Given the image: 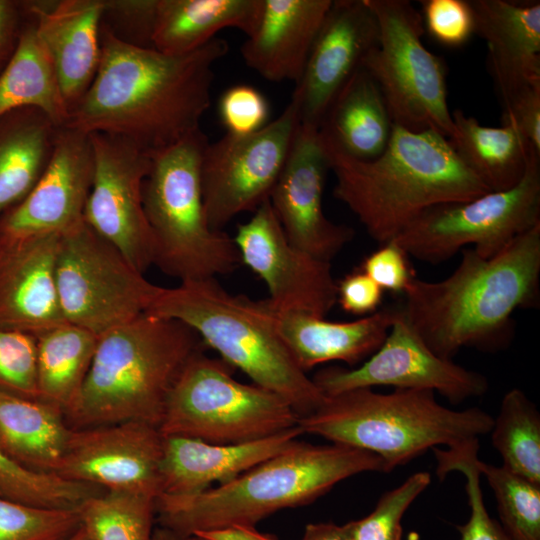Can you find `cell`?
Segmentation results:
<instances>
[{
	"label": "cell",
	"mask_w": 540,
	"mask_h": 540,
	"mask_svg": "<svg viewBox=\"0 0 540 540\" xmlns=\"http://www.w3.org/2000/svg\"><path fill=\"white\" fill-rule=\"evenodd\" d=\"M312 380L325 396L392 386L438 392L452 404L481 396L489 387L481 373L435 354L406 320L400 306L385 340L361 365L323 368Z\"/></svg>",
	"instance_id": "15"
},
{
	"label": "cell",
	"mask_w": 540,
	"mask_h": 540,
	"mask_svg": "<svg viewBox=\"0 0 540 540\" xmlns=\"http://www.w3.org/2000/svg\"><path fill=\"white\" fill-rule=\"evenodd\" d=\"M263 0H158L152 48L168 55L199 49L225 28L246 36L256 29Z\"/></svg>",
	"instance_id": "28"
},
{
	"label": "cell",
	"mask_w": 540,
	"mask_h": 540,
	"mask_svg": "<svg viewBox=\"0 0 540 540\" xmlns=\"http://www.w3.org/2000/svg\"><path fill=\"white\" fill-rule=\"evenodd\" d=\"M60 128L35 108H19L0 118V218L36 185Z\"/></svg>",
	"instance_id": "29"
},
{
	"label": "cell",
	"mask_w": 540,
	"mask_h": 540,
	"mask_svg": "<svg viewBox=\"0 0 540 540\" xmlns=\"http://www.w3.org/2000/svg\"><path fill=\"white\" fill-rule=\"evenodd\" d=\"M93 173L89 134L61 127L36 185L0 218V240L61 234L82 221Z\"/></svg>",
	"instance_id": "20"
},
{
	"label": "cell",
	"mask_w": 540,
	"mask_h": 540,
	"mask_svg": "<svg viewBox=\"0 0 540 540\" xmlns=\"http://www.w3.org/2000/svg\"><path fill=\"white\" fill-rule=\"evenodd\" d=\"M393 125L379 87L363 67L332 102L318 130L327 147L366 161L385 150Z\"/></svg>",
	"instance_id": "27"
},
{
	"label": "cell",
	"mask_w": 540,
	"mask_h": 540,
	"mask_svg": "<svg viewBox=\"0 0 540 540\" xmlns=\"http://www.w3.org/2000/svg\"><path fill=\"white\" fill-rule=\"evenodd\" d=\"M65 540H91L82 527Z\"/></svg>",
	"instance_id": "52"
},
{
	"label": "cell",
	"mask_w": 540,
	"mask_h": 540,
	"mask_svg": "<svg viewBox=\"0 0 540 540\" xmlns=\"http://www.w3.org/2000/svg\"><path fill=\"white\" fill-rule=\"evenodd\" d=\"M475 34L487 46L489 72L503 107L540 85V2L470 0Z\"/></svg>",
	"instance_id": "24"
},
{
	"label": "cell",
	"mask_w": 540,
	"mask_h": 540,
	"mask_svg": "<svg viewBox=\"0 0 540 540\" xmlns=\"http://www.w3.org/2000/svg\"><path fill=\"white\" fill-rule=\"evenodd\" d=\"M271 309L279 337L306 373L332 361L355 366L367 359L381 346L399 312V306L392 305L353 321L333 322L302 311Z\"/></svg>",
	"instance_id": "25"
},
{
	"label": "cell",
	"mask_w": 540,
	"mask_h": 540,
	"mask_svg": "<svg viewBox=\"0 0 540 540\" xmlns=\"http://www.w3.org/2000/svg\"><path fill=\"white\" fill-rule=\"evenodd\" d=\"M19 108L38 109L58 127H64L69 117L54 66L33 20L19 33L0 74V118Z\"/></svg>",
	"instance_id": "32"
},
{
	"label": "cell",
	"mask_w": 540,
	"mask_h": 540,
	"mask_svg": "<svg viewBox=\"0 0 540 540\" xmlns=\"http://www.w3.org/2000/svg\"><path fill=\"white\" fill-rule=\"evenodd\" d=\"M186 540H200V539H198V538H196L194 536H191V537L186 538Z\"/></svg>",
	"instance_id": "53"
},
{
	"label": "cell",
	"mask_w": 540,
	"mask_h": 540,
	"mask_svg": "<svg viewBox=\"0 0 540 540\" xmlns=\"http://www.w3.org/2000/svg\"><path fill=\"white\" fill-rule=\"evenodd\" d=\"M437 459V475L444 478L451 471L461 472L466 478L470 515L467 522L457 526L459 540H510L500 523L490 517L483 500L480 472L475 465L479 450L478 440L463 446L442 450L432 449Z\"/></svg>",
	"instance_id": "38"
},
{
	"label": "cell",
	"mask_w": 540,
	"mask_h": 540,
	"mask_svg": "<svg viewBox=\"0 0 540 540\" xmlns=\"http://www.w3.org/2000/svg\"><path fill=\"white\" fill-rule=\"evenodd\" d=\"M163 440L157 426L141 421L71 429L55 474L105 491L156 499Z\"/></svg>",
	"instance_id": "17"
},
{
	"label": "cell",
	"mask_w": 540,
	"mask_h": 540,
	"mask_svg": "<svg viewBox=\"0 0 540 540\" xmlns=\"http://www.w3.org/2000/svg\"><path fill=\"white\" fill-rule=\"evenodd\" d=\"M382 298L383 290L360 268L337 282V302L349 314L370 315L378 310Z\"/></svg>",
	"instance_id": "46"
},
{
	"label": "cell",
	"mask_w": 540,
	"mask_h": 540,
	"mask_svg": "<svg viewBox=\"0 0 540 540\" xmlns=\"http://www.w3.org/2000/svg\"><path fill=\"white\" fill-rule=\"evenodd\" d=\"M200 540H278L275 536L258 531L255 526L233 524L196 532Z\"/></svg>",
	"instance_id": "48"
},
{
	"label": "cell",
	"mask_w": 540,
	"mask_h": 540,
	"mask_svg": "<svg viewBox=\"0 0 540 540\" xmlns=\"http://www.w3.org/2000/svg\"><path fill=\"white\" fill-rule=\"evenodd\" d=\"M431 476L419 471L385 492L366 517L345 524L352 540H401V521L412 502L429 486Z\"/></svg>",
	"instance_id": "40"
},
{
	"label": "cell",
	"mask_w": 540,
	"mask_h": 540,
	"mask_svg": "<svg viewBox=\"0 0 540 540\" xmlns=\"http://www.w3.org/2000/svg\"><path fill=\"white\" fill-rule=\"evenodd\" d=\"M22 6L52 61L70 113L99 67L104 0L30 1Z\"/></svg>",
	"instance_id": "23"
},
{
	"label": "cell",
	"mask_w": 540,
	"mask_h": 540,
	"mask_svg": "<svg viewBox=\"0 0 540 540\" xmlns=\"http://www.w3.org/2000/svg\"><path fill=\"white\" fill-rule=\"evenodd\" d=\"M89 136L94 173L84 221L144 274L154 265V241L143 203L151 154L118 136Z\"/></svg>",
	"instance_id": "14"
},
{
	"label": "cell",
	"mask_w": 540,
	"mask_h": 540,
	"mask_svg": "<svg viewBox=\"0 0 540 540\" xmlns=\"http://www.w3.org/2000/svg\"><path fill=\"white\" fill-rule=\"evenodd\" d=\"M59 237L0 240V328L36 337L66 322L55 282Z\"/></svg>",
	"instance_id": "22"
},
{
	"label": "cell",
	"mask_w": 540,
	"mask_h": 540,
	"mask_svg": "<svg viewBox=\"0 0 540 540\" xmlns=\"http://www.w3.org/2000/svg\"><path fill=\"white\" fill-rule=\"evenodd\" d=\"M155 502L147 495L104 491L84 500L77 510L91 540H153Z\"/></svg>",
	"instance_id": "35"
},
{
	"label": "cell",
	"mask_w": 540,
	"mask_h": 540,
	"mask_svg": "<svg viewBox=\"0 0 540 540\" xmlns=\"http://www.w3.org/2000/svg\"><path fill=\"white\" fill-rule=\"evenodd\" d=\"M502 122L514 124L540 152V85L528 88L505 105Z\"/></svg>",
	"instance_id": "47"
},
{
	"label": "cell",
	"mask_w": 540,
	"mask_h": 540,
	"mask_svg": "<svg viewBox=\"0 0 540 540\" xmlns=\"http://www.w3.org/2000/svg\"><path fill=\"white\" fill-rule=\"evenodd\" d=\"M539 223L540 154L533 153L516 186L432 206L392 240L409 256L431 264L450 259L467 245L490 258Z\"/></svg>",
	"instance_id": "12"
},
{
	"label": "cell",
	"mask_w": 540,
	"mask_h": 540,
	"mask_svg": "<svg viewBox=\"0 0 540 540\" xmlns=\"http://www.w3.org/2000/svg\"><path fill=\"white\" fill-rule=\"evenodd\" d=\"M145 313L190 327L205 347L254 384L285 399L299 418L325 401L279 337L267 299L232 294L216 278L190 280L161 287Z\"/></svg>",
	"instance_id": "6"
},
{
	"label": "cell",
	"mask_w": 540,
	"mask_h": 540,
	"mask_svg": "<svg viewBox=\"0 0 540 540\" xmlns=\"http://www.w3.org/2000/svg\"><path fill=\"white\" fill-rule=\"evenodd\" d=\"M80 527L77 509L28 505L0 496V540H65Z\"/></svg>",
	"instance_id": "39"
},
{
	"label": "cell",
	"mask_w": 540,
	"mask_h": 540,
	"mask_svg": "<svg viewBox=\"0 0 540 540\" xmlns=\"http://www.w3.org/2000/svg\"><path fill=\"white\" fill-rule=\"evenodd\" d=\"M378 40V22L366 0H333L290 100L300 124L319 128Z\"/></svg>",
	"instance_id": "18"
},
{
	"label": "cell",
	"mask_w": 540,
	"mask_h": 540,
	"mask_svg": "<svg viewBox=\"0 0 540 540\" xmlns=\"http://www.w3.org/2000/svg\"><path fill=\"white\" fill-rule=\"evenodd\" d=\"M403 297L404 317L442 358L452 360L463 347H505L514 333L515 310L539 304L540 223L493 257L463 250L448 277L430 282L415 276Z\"/></svg>",
	"instance_id": "2"
},
{
	"label": "cell",
	"mask_w": 540,
	"mask_h": 540,
	"mask_svg": "<svg viewBox=\"0 0 540 540\" xmlns=\"http://www.w3.org/2000/svg\"><path fill=\"white\" fill-rule=\"evenodd\" d=\"M303 435L297 425L272 436L238 444H214L183 436H163L160 494L155 505L192 499L225 484L292 446Z\"/></svg>",
	"instance_id": "21"
},
{
	"label": "cell",
	"mask_w": 540,
	"mask_h": 540,
	"mask_svg": "<svg viewBox=\"0 0 540 540\" xmlns=\"http://www.w3.org/2000/svg\"><path fill=\"white\" fill-rule=\"evenodd\" d=\"M490 433L502 466L540 484V414L522 390L504 395Z\"/></svg>",
	"instance_id": "34"
},
{
	"label": "cell",
	"mask_w": 540,
	"mask_h": 540,
	"mask_svg": "<svg viewBox=\"0 0 540 540\" xmlns=\"http://www.w3.org/2000/svg\"><path fill=\"white\" fill-rule=\"evenodd\" d=\"M233 240L241 263L264 281L267 300L274 309L325 317L337 303V282L330 262L287 239L269 198L246 223L237 225Z\"/></svg>",
	"instance_id": "16"
},
{
	"label": "cell",
	"mask_w": 540,
	"mask_h": 540,
	"mask_svg": "<svg viewBox=\"0 0 540 540\" xmlns=\"http://www.w3.org/2000/svg\"><path fill=\"white\" fill-rule=\"evenodd\" d=\"M158 0H109L104 1L103 18L108 17L132 36L131 44L150 47Z\"/></svg>",
	"instance_id": "45"
},
{
	"label": "cell",
	"mask_w": 540,
	"mask_h": 540,
	"mask_svg": "<svg viewBox=\"0 0 540 540\" xmlns=\"http://www.w3.org/2000/svg\"><path fill=\"white\" fill-rule=\"evenodd\" d=\"M475 465L489 483L500 517V525L510 540H540V484L512 473L505 467Z\"/></svg>",
	"instance_id": "37"
},
{
	"label": "cell",
	"mask_w": 540,
	"mask_h": 540,
	"mask_svg": "<svg viewBox=\"0 0 540 540\" xmlns=\"http://www.w3.org/2000/svg\"><path fill=\"white\" fill-rule=\"evenodd\" d=\"M333 0H263L255 31L241 46L248 67L274 82L300 79Z\"/></svg>",
	"instance_id": "26"
},
{
	"label": "cell",
	"mask_w": 540,
	"mask_h": 540,
	"mask_svg": "<svg viewBox=\"0 0 540 540\" xmlns=\"http://www.w3.org/2000/svg\"><path fill=\"white\" fill-rule=\"evenodd\" d=\"M99 487L66 480L56 474L27 469L0 447V496L28 505L78 509L90 496L104 492Z\"/></svg>",
	"instance_id": "36"
},
{
	"label": "cell",
	"mask_w": 540,
	"mask_h": 540,
	"mask_svg": "<svg viewBox=\"0 0 540 540\" xmlns=\"http://www.w3.org/2000/svg\"><path fill=\"white\" fill-rule=\"evenodd\" d=\"M451 114L454 132L448 140L462 162L489 191L516 186L526 173L531 155L540 154L510 122L490 127L460 109Z\"/></svg>",
	"instance_id": "31"
},
{
	"label": "cell",
	"mask_w": 540,
	"mask_h": 540,
	"mask_svg": "<svg viewBox=\"0 0 540 540\" xmlns=\"http://www.w3.org/2000/svg\"><path fill=\"white\" fill-rule=\"evenodd\" d=\"M14 1L0 0V62L11 49L17 34L19 7ZM17 42V41H16Z\"/></svg>",
	"instance_id": "49"
},
{
	"label": "cell",
	"mask_w": 540,
	"mask_h": 540,
	"mask_svg": "<svg viewBox=\"0 0 540 540\" xmlns=\"http://www.w3.org/2000/svg\"><path fill=\"white\" fill-rule=\"evenodd\" d=\"M98 336L62 323L36 336V371L39 400L66 415L76 404L96 351Z\"/></svg>",
	"instance_id": "33"
},
{
	"label": "cell",
	"mask_w": 540,
	"mask_h": 540,
	"mask_svg": "<svg viewBox=\"0 0 540 540\" xmlns=\"http://www.w3.org/2000/svg\"><path fill=\"white\" fill-rule=\"evenodd\" d=\"M220 358L197 351L175 380L159 430L214 444L260 440L298 425L299 416L278 394L233 377Z\"/></svg>",
	"instance_id": "9"
},
{
	"label": "cell",
	"mask_w": 540,
	"mask_h": 540,
	"mask_svg": "<svg viewBox=\"0 0 540 540\" xmlns=\"http://www.w3.org/2000/svg\"><path fill=\"white\" fill-rule=\"evenodd\" d=\"M100 38L96 75L64 127L118 136L150 154L200 129L227 41L215 37L188 54L168 55L118 38L103 22Z\"/></svg>",
	"instance_id": "1"
},
{
	"label": "cell",
	"mask_w": 540,
	"mask_h": 540,
	"mask_svg": "<svg viewBox=\"0 0 540 540\" xmlns=\"http://www.w3.org/2000/svg\"><path fill=\"white\" fill-rule=\"evenodd\" d=\"M55 282L64 320L98 337L144 314L161 289L84 218L60 234Z\"/></svg>",
	"instance_id": "11"
},
{
	"label": "cell",
	"mask_w": 540,
	"mask_h": 540,
	"mask_svg": "<svg viewBox=\"0 0 540 540\" xmlns=\"http://www.w3.org/2000/svg\"><path fill=\"white\" fill-rule=\"evenodd\" d=\"M330 171L318 128L302 125L269 201L287 237L308 254L330 262L354 237L351 227L329 220L323 191Z\"/></svg>",
	"instance_id": "19"
},
{
	"label": "cell",
	"mask_w": 540,
	"mask_h": 540,
	"mask_svg": "<svg viewBox=\"0 0 540 540\" xmlns=\"http://www.w3.org/2000/svg\"><path fill=\"white\" fill-rule=\"evenodd\" d=\"M299 119L289 102L258 131L227 133L208 144L201 166L203 201L210 226L222 231L237 215L269 198L288 158Z\"/></svg>",
	"instance_id": "13"
},
{
	"label": "cell",
	"mask_w": 540,
	"mask_h": 540,
	"mask_svg": "<svg viewBox=\"0 0 540 540\" xmlns=\"http://www.w3.org/2000/svg\"><path fill=\"white\" fill-rule=\"evenodd\" d=\"M408 257L398 243L390 240L367 255L359 268L382 290L403 295L416 276Z\"/></svg>",
	"instance_id": "44"
},
{
	"label": "cell",
	"mask_w": 540,
	"mask_h": 540,
	"mask_svg": "<svg viewBox=\"0 0 540 540\" xmlns=\"http://www.w3.org/2000/svg\"><path fill=\"white\" fill-rule=\"evenodd\" d=\"M36 337L0 328V390L39 399Z\"/></svg>",
	"instance_id": "41"
},
{
	"label": "cell",
	"mask_w": 540,
	"mask_h": 540,
	"mask_svg": "<svg viewBox=\"0 0 540 540\" xmlns=\"http://www.w3.org/2000/svg\"><path fill=\"white\" fill-rule=\"evenodd\" d=\"M422 3L424 30L442 45L458 47L475 34L473 11L466 0H425Z\"/></svg>",
	"instance_id": "42"
},
{
	"label": "cell",
	"mask_w": 540,
	"mask_h": 540,
	"mask_svg": "<svg viewBox=\"0 0 540 540\" xmlns=\"http://www.w3.org/2000/svg\"><path fill=\"white\" fill-rule=\"evenodd\" d=\"M70 431L57 406L0 390V447L21 466L55 474Z\"/></svg>",
	"instance_id": "30"
},
{
	"label": "cell",
	"mask_w": 540,
	"mask_h": 540,
	"mask_svg": "<svg viewBox=\"0 0 540 540\" xmlns=\"http://www.w3.org/2000/svg\"><path fill=\"white\" fill-rule=\"evenodd\" d=\"M363 472H388L377 455L332 443L297 440L235 479L178 503L156 506V524L184 538L233 524L255 526L285 508L307 505Z\"/></svg>",
	"instance_id": "4"
},
{
	"label": "cell",
	"mask_w": 540,
	"mask_h": 540,
	"mask_svg": "<svg viewBox=\"0 0 540 540\" xmlns=\"http://www.w3.org/2000/svg\"><path fill=\"white\" fill-rule=\"evenodd\" d=\"M298 426L303 434L371 452L390 472L429 449L478 440L490 433L493 417L478 407H445L429 390L358 388L326 396L316 411L299 418Z\"/></svg>",
	"instance_id": "7"
},
{
	"label": "cell",
	"mask_w": 540,
	"mask_h": 540,
	"mask_svg": "<svg viewBox=\"0 0 540 540\" xmlns=\"http://www.w3.org/2000/svg\"><path fill=\"white\" fill-rule=\"evenodd\" d=\"M204 348L187 325L146 313L102 334L81 394L65 415L69 427L125 421L159 427L175 380Z\"/></svg>",
	"instance_id": "5"
},
{
	"label": "cell",
	"mask_w": 540,
	"mask_h": 540,
	"mask_svg": "<svg viewBox=\"0 0 540 540\" xmlns=\"http://www.w3.org/2000/svg\"><path fill=\"white\" fill-rule=\"evenodd\" d=\"M153 540H186V538L168 528L157 525L154 528Z\"/></svg>",
	"instance_id": "51"
},
{
	"label": "cell",
	"mask_w": 540,
	"mask_h": 540,
	"mask_svg": "<svg viewBox=\"0 0 540 540\" xmlns=\"http://www.w3.org/2000/svg\"><path fill=\"white\" fill-rule=\"evenodd\" d=\"M301 540H352L344 525L332 522L311 523L305 527Z\"/></svg>",
	"instance_id": "50"
},
{
	"label": "cell",
	"mask_w": 540,
	"mask_h": 540,
	"mask_svg": "<svg viewBox=\"0 0 540 540\" xmlns=\"http://www.w3.org/2000/svg\"><path fill=\"white\" fill-rule=\"evenodd\" d=\"M323 145L336 178L333 196L381 244L394 239L432 206L490 192L458 157L448 138L434 130L411 131L393 125L385 150L366 161Z\"/></svg>",
	"instance_id": "3"
},
{
	"label": "cell",
	"mask_w": 540,
	"mask_h": 540,
	"mask_svg": "<svg viewBox=\"0 0 540 540\" xmlns=\"http://www.w3.org/2000/svg\"><path fill=\"white\" fill-rule=\"evenodd\" d=\"M379 26L364 68L380 89L394 125L411 131L454 132L446 67L422 42L420 11L408 0H366Z\"/></svg>",
	"instance_id": "10"
},
{
	"label": "cell",
	"mask_w": 540,
	"mask_h": 540,
	"mask_svg": "<svg viewBox=\"0 0 540 540\" xmlns=\"http://www.w3.org/2000/svg\"><path fill=\"white\" fill-rule=\"evenodd\" d=\"M208 144L200 128L151 153L143 184L154 266L180 282L216 278L241 264L233 238L214 230L206 215L201 166Z\"/></svg>",
	"instance_id": "8"
},
{
	"label": "cell",
	"mask_w": 540,
	"mask_h": 540,
	"mask_svg": "<svg viewBox=\"0 0 540 540\" xmlns=\"http://www.w3.org/2000/svg\"><path fill=\"white\" fill-rule=\"evenodd\" d=\"M218 108L221 122L229 134H249L268 123L267 99L259 90L247 84L228 88L222 94Z\"/></svg>",
	"instance_id": "43"
}]
</instances>
